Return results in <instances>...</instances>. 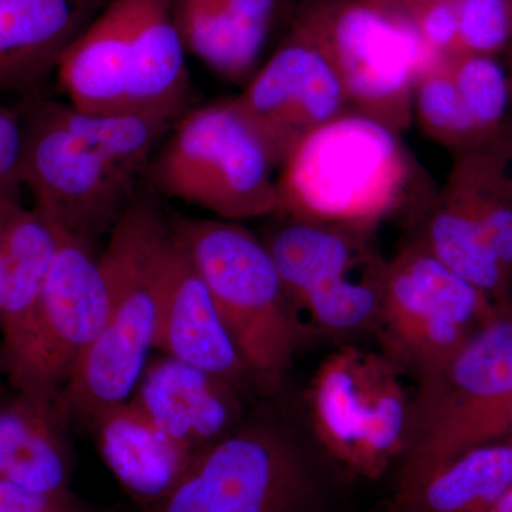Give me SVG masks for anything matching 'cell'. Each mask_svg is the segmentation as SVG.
Instances as JSON below:
<instances>
[{
    "instance_id": "cell-1",
    "label": "cell",
    "mask_w": 512,
    "mask_h": 512,
    "mask_svg": "<svg viewBox=\"0 0 512 512\" xmlns=\"http://www.w3.org/2000/svg\"><path fill=\"white\" fill-rule=\"evenodd\" d=\"M170 217L154 192L136 191L99 258L110 292L106 328L60 394L67 419L86 424L133 396L154 349Z\"/></svg>"
},
{
    "instance_id": "cell-2",
    "label": "cell",
    "mask_w": 512,
    "mask_h": 512,
    "mask_svg": "<svg viewBox=\"0 0 512 512\" xmlns=\"http://www.w3.org/2000/svg\"><path fill=\"white\" fill-rule=\"evenodd\" d=\"M413 178L400 134L350 111L303 138L276 183L282 215L376 229L409 200Z\"/></svg>"
},
{
    "instance_id": "cell-3",
    "label": "cell",
    "mask_w": 512,
    "mask_h": 512,
    "mask_svg": "<svg viewBox=\"0 0 512 512\" xmlns=\"http://www.w3.org/2000/svg\"><path fill=\"white\" fill-rule=\"evenodd\" d=\"M417 384L396 493L473 448L505 440L512 402L510 303L500 306L443 369Z\"/></svg>"
},
{
    "instance_id": "cell-4",
    "label": "cell",
    "mask_w": 512,
    "mask_h": 512,
    "mask_svg": "<svg viewBox=\"0 0 512 512\" xmlns=\"http://www.w3.org/2000/svg\"><path fill=\"white\" fill-rule=\"evenodd\" d=\"M170 224L254 382L268 393L281 389L303 338L262 238L218 218L177 215Z\"/></svg>"
},
{
    "instance_id": "cell-5",
    "label": "cell",
    "mask_w": 512,
    "mask_h": 512,
    "mask_svg": "<svg viewBox=\"0 0 512 512\" xmlns=\"http://www.w3.org/2000/svg\"><path fill=\"white\" fill-rule=\"evenodd\" d=\"M150 191L238 222L281 214L278 170L235 101L188 110L146 173Z\"/></svg>"
},
{
    "instance_id": "cell-6",
    "label": "cell",
    "mask_w": 512,
    "mask_h": 512,
    "mask_svg": "<svg viewBox=\"0 0 512 512\" xmlns=\"http://www.w3.org/2000/svg\"><path fill=\"white\" fill-rule=\"evenodd\" d=\"M279 217L262 241L303 340L376 333L387 265L376 248V229Z\"/></svg>"
},
{
    "instance_id": "cell-7",
    "label": "cell",
    "mask_w": 512,
    "mask_h": 512,
    "mask_svg": "<svg viewBox=\"0 0 512 512\" xmlns=\"http://www.w3.org/2000/svg\"><path fill=\"white\" fill-rule=\"evenodd\" d=\"M318 495V473L296 431L262 416L198 454L180 484L146 512H309Z\"/></svg>"
},
{
    "instance_id": "cell-8",
    "label": "cell",
    "mask_w": 512,
    "mask_h": 512,
    "mask_svg": "<svg viewBox=\"0 0 512 512\" xmlns=\"http://www.w3.org/2000/svg\"><path fill=\"white\" fill-rule=\"evenodd\" d=\"M402 370L383 353L340 346L308 392L313 436L335 463L366 480L382 477L406 447L410 400Z\"/></svg>"
},
{
    "instance_id": "cell-9",
    "label": "cell",
    "mask_w": 512,
    "mask_h": 512,
    "mask_svg": "<svg viewBox=\"0 0 512 512\" xmlns=\"http://www.w3.org/2000/svg\"><path fill=\"white\" fill-rule=\"evenodd\" d=\"M498 308L416 239L387 261L375 335L383 355L419 383L443 369Z\"/></svg>"
},
{
    "instance_id": "cell-10",
    "label": "cell",
    "mask_w": 512,
    "mask_h": 512,
    "mask_svg": "<svg viewBox=\"0 0 512 512\" xmlns=\"http://www.w3.org/2000/svg\"><path fill=\"white\" fill-rule=\"evenodd\" d=\"M328 42L352 113L402 134L413 120L414 89L441 62L421 42L403 9L377 0L309 5Z\"/></svg>"
},
{
    "instance_id": "cell-11",
    "label": "cell",
    "mask_w": 512,
    "mask_h": 512,
    "mask_svg": "<svg viewBox=\"0 0 512 512\" xmlns=\"http://www.w3.org/2000/svg\"><path fill=\"white\" fill-rule=\"evenodd\" d=\"M20 183L57 231L94 248L110 234L136 192V178L84 144L36 101L22 116Z\"/></svg>"
},
{
    "instance_id": "cell-12",
    "label": "cell",
    "mask_w": 512,
    "mask_h": 512,
    "mask_svg": "<svg viewBox=\"0 0 512 512\" xmlns=\"http://www.w3.org/2000/svg\"><path fill=\"white\" fill-rule=\"evenodd\" d=\"M56 232V254L32 335L19 355L2 367L16 392L49 402H59L110 316L109 286L94 248Z\"/></svg>"
},
{
    "instance_id": "cell-13",
    "label": "cell",
    "mask_w": 512,
    "mask_h": 512,
    "mask_svg": "<svg viewBox=\"0 0 512 512\" xmlns=\"http://www.w3.org/2000/svg\"><path fill=\"white\" fill-rule=\"evenodd\" d=\"M235 101L276 170L303 138L350 113L338 67L309 6L296 9L281 45Z\"/></svg>"
},
{
    "instance_id": "cell-14",
    "label": "cell",
    "mask_w": 512,
    "mask_h": 512,
    "mask_svg": "<svg viewBox=\"0 0 512 512\" xmlns=\"http://www.w3.org/2000/svg\"><path fill=\"white\" fill-rule=\"evenodd\" d=\"M154 349L221 377L238 390L254 382L204 279L171 224L164 249Z\"/></svg>"
},
{
    "instance_id": "cell-15",
    "label": "cell",
    "mask_w": 512,
    "mask_h": 512,
    "mask_svg": "<svg viewBox=\"0 0 512 512\" xmlns=\"http://www.w3.org/2000/svg\"><path fill=\"white\" fill-rule=\"evenodd\" d=\"M239 392L221 377L164 355L147 363L130 400L165 436L198 456L244 423Z\"/></svg>"
},
{
    "instance_id": "cell-16",
    "label": "cell",
    "mask_w": 512,
    "mask_h": 512,
    "mask_svg": "<svg viewBox=\"0 0 512 512\" xmlns=\"http://www.w3.org/2000/svg\"><path fill=\"white\" fill-rule=\"evenodd\" d=\"M86 426L124 493L144 511L180 484L197 457L158 430L131 400L96 414Z\"/></svg>"
},
{
    "instance_id": "cell-17",
    "label": "cell",
    "mask_w": 512,
    "mask_h": 512,
    "mask_svg": "<svg viewBox=\"0 0 512 512\" xmlns=\"http://www.w3.org/2000/svg\"><path fill=\"white\" fill-rule=\"evenodd\" d=\"M191 55L234 83H248L289 0H171Z\"/></svg>"
},
{
    "instance_id": "cell-18",
    "label": "cell",
    "mask_w": 512,
    "mask_h": 512,
    "mask_svg": "<svg viewBox=\"0 0 512 512\" xmlns=\"http://www.w3.org/2000/svg\"><path fill=\"white\" fill-rule=\"evenodd\" d=\"M99 0H0V92H32L92 19Z\"/></svg>"
},
{
    "instance_id": "cell-19",
    "label": "cell",
    "mask_w": 512,
    "mask_h": 512,
    "mask_svg": "<svg viewBox=\"0 0 512 512\" xmlns=\"http://www.w3.org/2000/svg\"><path fill=\"white\" fill-rule=\"evenodd\" d=\"M69 421L59 402L29 394L0 403V478L35 493L72 494Z\"/></svg>"
},
{
    "instance_id": "cell-20",
    "label": "cell",
    "mask_w": 512,
    "mask_h": 512,
    "mask_svg": "<svg viewBox=\"0 0 512 512\" xmlns=\"http://www.w3.org/2000/svg\"><path fill=\"white\" fill-rule=\"evenodd\" d=\"M131 74L127 111L177 123L191 110L185 46L171 0H131Z\"/></svg>"
},
{
    "instance_id": "cell-21",
    "label": "cell",
    "mask_w": 512,
    "mask_h": 512,
    "mask_svg": "<svg viewBox=\"0 0 512 512\" xmlns=\"http://www.w3.org/2000/svg\"><path fill=\"white\" fill-rule=\"evenodd\" d=\"M131 18V0H113L64 50L56 72L72 106L127 111Z\"/></svg>"
},
{
    "instance_id": "cell-22",
    "label": "cell",
    "mask_w": 512,
    "mask_h": 512,
    "mask_svg": "<svg viewBox=\"0 0 512 512\" xmlns=\"http://www.w3.org/2000/svg\"><path fill=\"white\" fill-rule=\"evenodd\" d=\"M5 244L8 275L0 323L2 367L19 355L32 335L56 254L57 232L35 208L28 210L20 200H13L6 211Z\"/></svg>"
},
{
    "instance_id": "cell-23",
    "label": "cell",
    "mask_w": 512,
    "mask_h": 512,
    "mask_svg": "<svg viewBox=\"0 0 512 512\" xmlns=\"http://www.w3.org/2000/svg\"><path fill=\"white\" fill-rule=\"evenodd\" d=\"M512 487V443L461 454L409 490L394 493L386 512H490Z\"/></svg>"
},
{
    "instance_id": "cell-24",
    "label": "cell",
    "mask_w": 512,
    "mask_h": 512,
    "mask_svg": "<svg viewBox=\"0 0 512 512\" xmlns=\"http://www.w3.org/2000/svg\"><path fill=\"white\" fill-rule=\"evenodd\" d=\"M511 158L512 136L504 130L483 146L457 154L444 190L474 218L512 279Z\"/></svg>"
},
{
    "instance_id": "cell-25",
    "label": "cell",
    "mask_w": 512,
    "mask_h": 512,
    "mask_svg": "<svg viewBox=\"0 0 512 512\" xmlns=\"http://www.w3.org/2000/svg\"><path fill=\"white\" fill-rule=\"evenodd\" d=\"M441 264L498 306L510 303L511 276L466 208L446 190L434 198L419 238Z\"/></svg>"
},
{
    "instance_id": "cell-26",
    "label": "cell",
    "mask_w": 512,
    "mask_h": 512,
    "mask_svg": "<svg viewBox=\"0 0 512 512\" xmlns=\"http://www.w3.org/2000/svg\"><path fill=\"white\" fill-rule=\"evenodd\" d=\"M46 103L74 136L133 178L146 173L175 124L133 111H86L60 101Z\"/></svg>"
},
{
    "instance_id": "cell-27",
    "label": "cell",
    "mask_w": 512,
    "mask_h": 512,
    "mask_svg": "<svg viewBox=\"0 0 512 512\" xmlns=\"http://www.w3.org/2000/svg\"><path fill=\"white\" fill-rule=\"evenodd\" d=\"M413 116L424 134L456 154L485 144L458 93L450 59L421 73L414 89Z\"/></svg>"
},
{
    "instance_id": "cell-28",
    "label": "cell",
    "mask_w": 512,
    "mask_h": 512,
    "mask_svg": "<svg viewBox=\"0 0 512 512\" xmlns=\"http://www.w3.org/2000/svg\"><path fill=\"white\" fill-rule=\"evenodd\" d=\"M451 73L473 121L485 143L505 130L504 119L511 100L510 79L495 57L456 55L450 57Z\"/></svg>"
},
{
    "instance_id": "cell-29",
    "label": "cell",
    "mask_w": 512,
    "mask_h": 512,
    "mask_svg": "<svg viewBox=\"0 0 512 512\" xmlns=\"http://www.w3.org/2000/svg\"><path fill=\"white\" fill-rule=\"evenodd\" d=\"M511 40L512 0H460L456 55L495 57Z\"/></svg>"
},
{
    "instance_id": "cell-30",
    "label": "cell",
    "mask_w": 512,
    "mask_h": 512,
    "mask_svg": "<svg viewBox=\"0 0 512 512\" xmlns=\"http://www.w3.org/2000/svg\"><path fill=\"white\" fill-rule=\"evenodd\" d=\"M403 10L431 55L441 59L456 55L460 0H413Z\"/></svg>"
},
{
    "instance_id": "cell-31",
    "label": "cell",
    "mask_w": 512,
    "mask_h": 512,
    "mask_svg": "<svg viewBox=\"0 0 512 512\" xmlns=\"http://www.w3.org/2000/svg\"><path fill=\"white\" fill-rule=\"evenodd\" d=\"M82 507L73 494L35 493L0 478V512H72Z\"/></svg>"
},
{
    "instance_id": "cell-32",
    "label": "cell",
    "mask_w": 512,
    "mask_h": 512,
    "mask_svg": "<svg viewBox=\"0 0 512 512\" xmlns=\"http://www.w3.org/2000/svg\"><path fill=\"white\" fill-rule=\"evenodd\" d=\"M22 147V116L0 106V183L19 191L23 187L20 183Z\"/></svg>"
},
{
    "instance_id": "cell-33",
    "label": "cell",
    "mask_w": 512,
    "mask_h": 512,
    "mask_svg": "<svg viewBox=\"0 0 512 512\" xmlns=\"http://www.w3.org/2000/svg\"><path fill=\"white\" fill-rule=\"evenodd\" d=\"M20 198H3L0 200V323H2L3 299H5L6 275H8V255L5 244L6 211L10 202Z\"/></svg>"
},
{
    "instance_id": "cell-34",
    "label": "cell",
    "mask_w": 512,
    "mask_h": 512,
    "mask_svg": "<svg viewBox=\"0 0 512 512\" xmlns=\"http://www.w3.org/2000/svg\"><path fill=\"white\" fill-rule=\"evenodd\" d=\"M490 512H512V487L495 503Z\"/></svg>"
},
{
    "instance_id": "cell-35",
    "label": "cell",
    "mask_w": 512,
    "mask_h": 512,
    "mask_svg": "<svg viewBox=\"0 0 512 512\" xmlns=\"http://www.w3.org/2000/svg\"><path fill=\"white\" fill-rule=\"evenodd\" d=\"M377 2L384 3V5L393 6V8L404 9L407 5H410L413 0H377Z\"/></svg>"
},
{
    "instance_id": "cell-36",
    "label": "cell",
    "mask_w": 512,
    "mask_h": 512,
    "mask_svg": "<svg viewBox=\"0 0 512 512\" xmlns=\"http://www.w3.org/2000/svg\"><path fill=\"white\" fill-rule=\"evenodd\" d=\"M292 6L296 9L303 8V6L316 5V3L332 2V0H289Z\"/></svg>"
},
{
    "instance_id": "cell-37",
    "label": "cell",
    "mask_w": 512,
    "mask_h": 512,
    "mask_svg": "<svg viewBox=\"0 0 512 512\" xmlns=\"http://www.w3.org/2000/svg\"><path fill=\"white\" fill-rule=\"evenodd\" d=\"M72 512H123L120 510V508H104V510H93V508L84 507L79 508V510H74Z\"/></svg>"
},
{
    "instance_id": "cell-38",
    "label": "cell",
    "mask_w": 512,
    "mask_h": 512,
    "mask_svg": "<svg viewBox=\"0 0 512 512\" xmlns=\"http://www.w3.org/2000/svg\"><path fill=\"white\" fill-rule=\"evenodd\" d=\"M504 441H511V443H512V402H511V406H510V413H508L507 434H505Z\"/></svg>"
},
{
    "instance_id": "cell-39",
    "label": "cell",
    "mask_w": 512,
    "mask_h": 512,
    "mask_svg": "<svg viewBox=\"0 0 512 512\" xmlns=\"http://www.w3.org/2000/svg\"><path fill=\"white\" fill-rule=\"evenodd\" d=\"M510 79V89H511V97H512V55H511V76L508 77Z\"/></svg>"
},
{
    "instance_id": "cell-40",
    "label": "cell",
    "mask_w": 512,
    "mask_h": 512,
    "mask_svg": "<svg viewBox=\"0 0 512 512\" xmlns=\"http://www.w3.org/2000/svg\"><path fill=\"white\" fill-rule=\"evenodd\" d=\"M0 372H3V370H2V363H0Z\"/></svg>"
},
{
    "instance_id": "cell-41",
    "label": "cell",
    "mask_w": 512,
    "mask_h": 512,
    "mask_svg": "<svg viewBox=\"0 0 512 512\" xmlns=\"http://www.w3.org/2000/svg\"><path fill=\"white\" fill-rule=\"evenodd\" d=\"M510 46H511V55H512V40H511V45Z\"/></svg>"
}]
</instances>
